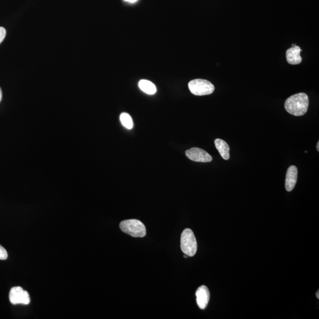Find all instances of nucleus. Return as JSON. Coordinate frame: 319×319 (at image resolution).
<instances>
[{"label":"nucleus","mask_w":319,"mask_h":319,"mask_svg":"<svg viewBox=\"0 0 319 319\" xmlns=\"http://www.w3.org/2000/svg\"><path fill=\"white\" fill-rule=\"evenodd\" d=\"M125 1L129 2L131 3H134L137 1V0H124Z\"/></svg>","instance_id":"2eb2a0df"},{"label":"nucleus","mask_w":319,"mask_h":319,"mask_svg":"<svg viewBox=\"0 0 319 319\" xmlns=\"http://www.w3.org/2000/svg\"><path fill=\"white\" fill-rule=\"evenodd\" d=\"M181 249L184 254L193 256L196 254L198 245L193 231L187 228L183 231L181 236Z\"/></svg>","instance_id":"7ed1b4c3"},{"label":"nucleus","mask_w":319,"mask_h":319,"mask_svg":"<svg viewBox=\"0 0 319 319\" xmlns=\"http://www.w3.org/2000/svg\"><path fill=\"white\" fill-rule=\"evenodd\" d=\"M6 35V30L4 27H0V43L4 39Z\"/></svg>","instance_id":"4468645a"},{"label":"nucleus","mask_w":319,"mask_h":319,"mask_svg":"<svg viewBox=\"0 0 319 319\" xmlns=\"http://www.w3.org/2000/svg\"><path fill=\"white\" fill-rule=\"evenodd\" d=\"M9 299L11 304L14 305L18 304L27 305L30 302L29 293L20 287L12 288L9 294Z\"/></svg>","instance_id":"39448f33"},{"label":"nucleus","mask_w":319,"mask_h":319,"mask_svg":"<svg viewBox=\"0 0 319 319\" xmlns=\"http://www.w3.org/2000/svg\"><path fill=\"white\" fill-rule=\"evenodd\" d=\"M196 296L199 308L203 310L206 309L210 299V293L208 288L205 286L199 287L196 291Z\"/></svg>","instance_id":"0eeeda50"},{"label":"nucleus","mask_w":319,"mask_h":319,"mask_svg":"<svg viewBox=\"0 0 319 319\" xmlns=\"http://www.w3.org/2000/svg\"><path fill=\"white\" fill-rule=\"evenodd\" d=\"M215 145L221 157L225 160H229L230 158V148L227 143L225 142L223 140L218 139L215 140Z\"/></svg>","instance_id":"9d476101"},{"label":"nucleus","mask_w":319,"mask_h":319,"mask_svg":"<svg viewBox=\"0 0 319 319\" xmlns=\"http://www.w3.org/2000/svg\"><path fill=\"white\" fill-rule=\"evenodd\" d=\"M309 97L305 93H299L289 97L284 106L286 110L294 116H302L308 111Z\"/></svg>","instance_id":"f257e3e1"},{"label":"nucleus","mask_w":319,"mask_h":319,"mask_svg":"<svg viewBox=\"0 0 319 319\" xmlns=\"http://www.w3.org/2000/svg\"><path fill=\"white\" fill-rule=\"evenodd\" d=\"M189 89L192 94L197 96L210 95L214 92L215 86L209 81L205 80H194L188 84Z\"/></svg>","instance_id":"20e7f679"},{"label":"nucleus","mask_w":319,"mask_h":319,"mask_svg":"<svg viewBox=\"0 0 319 319\" xmlns=\"http://www.w3.org/2000/svg\"><path fill=\"white\" fill-rule=\"evenodd\" d=\"M2 96V90H1V87H0V102L1 101Z\"/></svg>","instance_id":"dca6fc26"},{"label":"nucleus","mask_w":319,"mask_h":319,"mask_svg":"<svg viewBox=\"0 0 319 319\" xmlns=\"http://www.w3.org/2000/svg\"><path fill=\"white\" fill-rule=\"evenodd\" d=\"M317 150H318V151L319 152V142H318V143Z\"/></svg>","instance_id":"f3484780"},{"label":"nucleus","mask_w":319,"mask_h":319,"mask_svg":"<svg viewBox=\"0 0 319 319\" xmlns=\"http://www.w3.org/2000/svg\"><path fill=\"white\" fill-rule=\"evenodd\" d=\"M185 154L187 158L194 161L208 162L212 161V156L201 149L193 148L187 150Z\"/></svg>","instance_id":"423d86ee"},{"label":"nucleus","mask_w":319,"mask_h":319,"mask_svg":"<svg viewBox=\"0 0 319 319\" xmlns=\"http://www.w3.org/2000/svg\"><path fill=\"white\" fill-rule=\"evenodd\" d=\"M319 291H318V293H317V298H318V299H319Z\"/></svg>","instance_id":"6ab92c4d"},{"label":"nucleus","mask_w":319,"mask_h":319,"mask_svg":"<svg viewBox=\"0 0 319 319\" xmlns=\"http://www.w3.org/2000/svg\"><path fill=\"white\" fill-rule=\"evenodd\" d=\"M298 168H297L295 165H291V166L288 168L285 184L287 191H292L294 188H295L297 180H298Z\"/></svg>","instance_id":"6e6552de"},{"label":"nucleus","mask_w":319,"mask_h":319,"mask_svg":"<svg viewBox=\"0 0 319 319\" xmlns=\"http://www.w3.org/2000/svg\"><path fill=\"white\" fill-rule=\"evenodd\" d=\"M140 89L149 95H153L157 91L154 83L148 80H141L139 83Z\"/></svg>","instance_id":"9b49d317"},{"label":"nucleus","mask_w":319,"mask_h":319,"mask_svg":"<svg viewBox=\"0 0 319 319\" xmlns=\"http://www.w3.org/2000/svg\"><path fill=\"white\" fill-rule=\"evenodd\" d=\"M184 258H188V257H189V256H188V255H186V254H184Z\"/></svg>","instance_id":"a211bd4d"},{"label":"nucleus","mask_w":319,"mask_h":319,"mask_svg":"<svg viewBox=\"0 0 319 319\" xmlns=\"http://www.w3.org/2000/svg\"><path fill=\"white\" fill-rule=\"evenodd\" d=\"M120 227L123 232L134 238H143L146 236L145 225L137 220L122 221Z\"/></svg>","instance_id":"f03ea898"},{"label":"nucleus","mask_w":319,"mask_h":319,"mask_svg":"<svg viewBox=\"0 0 319 319\" xmlns=\"http://www.w3.org/2000/svg\"><path fill=\"white\" fill-rule=\"evenodd\" d=\"M302 50L298 46L293 47L287 50L286 52V59L288 63L290 65H298L301 63L302 58L300 56V52Z\"/></svg>","instance_id":"1a4fd4ad"},{"label":"nucleus","mask_w":319,"mask_h":319,"mask_svg":"<svg viewBox=\"0 0 319 319\" xmlns=\"http://www.w3.org/2000/svg\"><path fill=\"white\" fill-rule=\"evenodd\" d=\"M120 121L124 127L128 130L132 129L133 127V121L130 115L126 112L122 113L120 115Z\"/></svg>","instance_id":"f8f14e48"},{"label":"nucleus","mask_w":319,"mask_h":319,"mask_svg":"<svg viewBox=\"0 0 319 319\" xmlns=\"http://www.w3.org/2000/svg\"><path fill=\"white\" fill-rule=\"evenodd\" d=\"M8 258V254L7 251L4 247L0 245V259L1 260H5Z\"/></svg>","instance_id":"ddd939ff"}]
</instances>
